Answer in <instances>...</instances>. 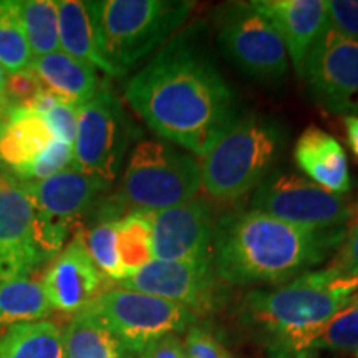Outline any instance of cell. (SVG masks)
<instances>
[{
  "label": "cell",
  "mask_w": 358,
  "mask_h": 358,
  "mask_svg": "<svg viewBox=\"0 0 358 358\" xmlns=\"http://www.w3.org/2000/svg\"><path fill=\"white\" fill-rule=\"evenodd\" d=\"M320 348L335 352L358 350V292L313 335L308 352Z\"/></svg>",
  "instance_id": "obj_28"
},
{
  "label": "cell",
  "mask_w": 358,
  "mask_h": 358,
  "mask_svg": "<svg viewBox=\"0 0 358 358\" xmlns=\"http://www.w3.org/2000/svg\"><path fill=\"white\" fill-rule=\"evenodd\" d=\"M20 17L34 58L60 50L58 6L53 0H24Z\"/></svg>",
  "instance_id": "obj_27"
},
{
  "label": "cell",
  "mask_w": 358,
  "mask_h": 358,
  "mask_svg": "<svg viewBox=\"0 0 358 358\" xmlns=\"http://www.w3.org/2000/svg\"><path fill=\"white\" fill-rule=\"evenodd\" d=\"M358 292V279L332 267L306 272L285 285L250 290L243 320L272 340L282 352H308L313 335Z\"/></svg>",
  "instance_id": "obj_3"
},
{
  "label": "cell",
  "mask_w": 358,
  "mask_h": 358,
  "mask_svg": "<svg viewBox=\"0 0 358 358\" xmlns=\"http://www.w3.org/2000/svg\"><path fill=\"white\" fill-rule=\"evenodd\" d=\"M325 7L327 24L358 42V0H329Z\"/></svg>",
  "instance_id": "obj_34"
},
{
  "label": "cell",
  "mask_w": 358,
  "mask_h": 358,
  "mask_svg": "<svg viewBox=\"0 0 358 358\" xmlns=\"http://www.w3.org/2000/svg\"><path fill=\"white\" fill-rule=\"evenodd\" d=\"M116 249L123 279L140 272L153 261V216L146 211H129L116 221Z\"/></svg>",
  "instance_id": "obj_24"
},
{
  "label": "cell",
  "mask_w": 358,
  "mask_h": 358,
  "mask_svg": "<svg viewBox=\"0 0 358 358\" xmlns=\"http://www.w3.org/2000/svg\"><path fill=\"white\" fill-rule=\"evenodd\" d=\"M105 60L123 77L176 35L189 15L187 0H98L85 2Z\"/></svg>",
  "instance_id": "obj_4"
},
{
  "label": "cell",
  "mask_w": 358,
  "mask_h": 358,
  "mask_svg": "<svg viewBox=\"0 0 358 358\" xmlns=\"http://www.w3.org/2000/svg\"><path fill=\"white\" fill-rule=\"evenodd\" d=\"M57 6L60 50L77 60L87 62L110 77H120L103 57L87 3L78 0H60Z\"/></svg>",
  "instance_id": "obj_21"
},
{
  "label": "cell",
  "mask_w": 358,
  "mask_h": 358,
  "mask_svg": "<svg viewBox=\"0 0 358 358\" xmlns=\"http://www.w3.org/2000/svg\"><path fill=\"white\" fill-rule=\"evenodd\" d=\"M151 216L153 261H198L211 256L217 221L208 199L196 196Z\"/></svg>",
  "instance_id": "obj_14"
},
{
  "label": "cell",
  "mask_w": 358,
  "mask_h": 358,
  "mask_svg": "<svg viewBox=\"0 0 358 358\" xmlns=\"http://www.w3.org/2000/svg\"><path fill=\"white\" fill-rule=\"evenodd\" d=\"M47 262L35 237V208L19 181L0 178V282L30 277Z\"/></svg>",
  "instance_id": "obj_13"
},
{
  "label": "cell",
  "mask_w": 358,
  "mask_h": 358,
  "mask_svg": "<svg viewBox=\"0 0 358 358\" xmlns=\"http://www.w3.org/2000/svg\"><path fill=\"white\" fill-rule=\"evenodd\" d=\"M343 127L347 131L348 145L358 158V116H343Z\"/></svg>",
  "instance_id": "obj_37"
},
{
  "label": "cell",
  "mask_w": 358,
  "mask_h": 358,
  "mask_svg": "<svg viewBox=\"0 0 358 358\" xmlns=\"http://www.w3.org/2000/svg\"><path fill=\"white\" fill-rule=\"evenodd\" d=\"M71 164H73V146L55 140L29 168L13 179L19 182L43 181L53 174L65 171Z\"/></svg>",
  "instance_id": "obj_30"
},
{
  "label": "cell",
  "mask_w": 358,
  "mask_h": 358,
  "mask_svg": "<svg viewBox=\"0 0 358 358\" xmlns=\"http://www.w3.org/2000/svg\"><path fill=\"white\" fill-rule=\"evenodd\" d=\"M133 134L123 105L103 85L92 100L78 106L71 166L111 185L118 178Z\"/></svg>",
  "instance_id": "obj_8"
},
{
  "label": "cell",
  "mask_w": 358,
  "mask_h": 358,
  "mask_svg": "<svg viewBox=\"0 0 358 358\" xmlns=\"http://www.w3.org/2000/svg\"><path fill=\"white\" fill-rule=\"evenodd\" d=\"M34 62L20 17V2L0 0V65L7 75L30 70Z\"/></svg>",
  "instance_id": "obj_26"
},
{
  "label": "cell",
  "mask_w": 358,
  "mask_h": 358,
  "mask_svg": "<svg viewBox=\"0 0 358 358\" xmlns=\"http://www.w3.org/2000/svg\"><path fill=\"white\" fill-rule=\"evenodd\" d=\"M357 358H358V350H357Z\"/></svg>",
  "instance_id": "obj_40"
},
{
  "label": "cell",
  "mask_w": 358,
  "mask_h": 358,
  "mask_svg": "<svg viewBox=\"0 0 358 358\" xmlns=\"http://www.w3.org/2000/svg\"><path fill=\"white\" fill-rule=\"evenodd\" d=\"M0 358H64V332L50 320L12 327L0 335Z\"/></svg>",
  "instance_id": "obj_23"
},
{
  "label": "cell",
  "mask_w": 358,
  "mask_h": 358,
  "mask_svg": "<svg viewBox=\"0 0 358 358\" xmlns=\"http://www.w3.org/2000/svg\"><path fill=\"white\" fill-rule=\"evenodd\" d=\"M38 213L73 224L98 203L110 185L70 166L35 182H20Z\"/></svg>",
  "instance_id": "obj_17"
},
{
  "label": "cell",
  "mask_w": 358,
  "mask_h": 358,
  "mask_svg": "<svg viewBox=\"0 0 358 358\" xmlns=\"http://www.w3.org/2000/svg\"><path fill=\"white\" fill-rule=\"evenodd\" d=\"M294 161L312 182L334 194L345 196L352 189L345 150L324 129L317 127L303 129L295 143Z\"/></svg>",
  "instance_id": "obj_19"
},
{
  "label": "cell",
  "mask_w": 358,
  "mask_h": 358,
  "mask_svg": "<svg viewBox=\"0 0 358 358\" xmlns=\"http://www.w3.org/2000/svg\"><path fill=\"white\" fill-rule=\"evenodd\" d=\"M330 267L335 268L340 275L358 279V222L347 229L345 239L337 249V256Z\"/></svg>",
  "instance_id": "obj_35"
},
{
  "label": "cell",
  "mask_w": 358,
  "mask_h": 358,
  "mask_svg": "<svg viewBox=\"0 0 358 358\" xmlns=\"http://www.w3.org/2000/svg\"><path fill=\"white\" fill-rule=\"evenodd\" d=\"M201 169L194 156L171 143H136L124 168L118 201L131 211L158 213L194 199Z\"/></svg>",
  "instance_id": "obj_6"
},
{
  "label": "cell",
  "mask_w": 358,
  "mask_h": 358,
  "mask_svg": "<svg viewBox=\"0 0 358 358\" xmlns=\"http://www.w3.org/2000/svg\"><path fill=\"white\" fill-rule=\"evenodd\" d=\"M30 70L37 75L45 88L77 106L92 100L103 87L95 66L62 50L34 58Z\"/></svg>",
  "instance_id": "obj_20"
},
{
  "label": "cell",
  "mask_w": 358,
  "mask_h": 358,
  "mask_svg": "<svg viewBox=\"0 0 358 358\" xmlns=\"http://www.w3.org/2000/svg\"><path fill=\"white\" fill-rule=\"evenodd\" d=\"M43 90V85L32 70L20 71L7 77L6 83V103L12 106H29Z\"/></svg>",
  "instance_id": "obj_33"
},
{
  "label": "cell",
  "mask_w": 358,
  "mask_h": 358,
  "mask_svg": "<svg viewBox=\"0 0 358 358\" xmlns=\"http://www.w3.org/2000/svg\"><path fill=\"white\" fill-rule=\"evenodd\" d=\"M52 310L40 280L19 277L0 282V335L15 325L45 320Z\"/></svg>",
  "instance_id": "obj_22"
},
{
  "label": "cell",
  "mask_w": 358,
  "mask_h": 358,
  "mask_svg": "<svg viewBox=\"0 0 358 358\" xmlns=\"http://www.w3.org/2000/svg\"><path fill=\"white\" fill-rule=\"evenodd\" d=\"M7 71L0 65V116H2L8 110V105L6 103V83H7Z\"/></svg>",
  "instance_id": "obj_38"
},
{
  "label": "cell",
  "mask_w": 358,
  "mask_h": 358,
  "mask_svg": "<svg viewBox=\"0 0 358 358\" xmlns=\"http://www.w3.org/2000/svg\"><path fill=\"white\" fill-rule=\"evenodd\" d=\"M83 237L90 256L101 274L115 282L123 280L122 264L116 249V221H98Z\"/></svg>",
  "instance_id": "obj_29"
},
{
  "label": "cell",
  "mask_w": 358,
  "mask_h": 358,
  "mask_svg": "<svg viewBox=\"0 0 358 358\" xmlns=\"http://www.w3.org/2000/svg\"><path fill=\"white\" fill-rule=\"evenodd\" d=\"M43 116L55 140L73 146L75 134H77L78 106L73 105V103L60 100L47 113H43Z\"/></svg>",
  "instance_id": "obj_32"
},
{
  "label": "cell",
  "mask_w": 358,
  "mask_h": 358,
  "mask_svg": "<svg viewBox=\"0 0 358 358\" xmlns=\"http://www.w3.org/2000/svg\"><path fill=\"white\" fill-rule=\"evenodd\" d=\"M313 101L334 115L358 113V42L329 24L312 45L303 77Z\"/></svg>",
  "instance_id": "obj_11"
},
{
  "label": "cell",
  "mask_w": 358,
  "mask_h": 358,
  "mask_svg": "<svg viewBox=\"0 0 358 358\" xmlns=\"http://www.w3.org/2000/svg\"><path fill=\"white\" fill-rule=\"evenodd\" d=\"M249 3L277 30L295 73L303 77L312 45L327 25L325 0H254Z\"/></svg>",
  "instance_id": "obj_16"
},
{
  "label": "cell",
  "mask_w": 358,
  "mask_h": 358,
  "mask_svg": "<svg viewBox=\"0 0 358 358\" xmlns=\"http://www.w3.org/2000/svg\"><path fill=\"white\" fill-rule=\"evenodd\" d=\"M136 358H185L182 340H179L176 335H168L143 348Z\"/></svg>",
  "instance_id": "obj_36"
},
{
  "label": "cell",
  "mask_w": 358,
  "mask_h": 358,
  "mask_svg": "<svg viewBox=\"0 0 358 358\" xmlns=\"http://www.w3.org/2000/svg\"><path fill=\"white\" fill-rule=\"evenodd\" d=\"M280 124L261 115L239 116L203 156L201 186L219 201H234L257 189L279 158Z\"/></svg>",
  "instance_id": "obj_5"
},
{
  "label": "cell",
  "mask_w": 358,
  "mask_h": 358,
  "mask_svg": "<svg viewBox=\"0 0 358 358\" xmlns=\"http://www.w3.org/2000/svg\"><path fill=\"white\" fill-rule=\"evenodd\" d=\"M250 209L306 229H342L353 214L345 196L289 173L268 176L256 189Z\"/></svg>",
  "instance_id": "obj_10"
},
{
  "label": "cell",
  "mask_w": 358,
  "mask_h": 358,
  "mask_svg": "<svg viewBox=\"0 0 358 358\" xmlns=\"http://www.w3.org/2000/svg\"><path fill=\"white\" fill-rule=\"evenodd\" d=\"M124 98L155 134L201 158L239 118L199 25L168 40L127 83Z\"/></svg>",
  "instance_id": "obj_1"
},
{
  "label": "cell",
  "mask_w": 358,
  "mask_h": 358,
  "mask_svg": "<svg viewBox=\"0 0 358 358\" xmlns=\"http://www.w3.org/2000/svg\"><path fill=\"white\" fill-rule=\"evenodd\" d=\"M53 141L45 116L37 111L12 106L0 116V163L8 176H19Z\"/></svg>",
  "instance_id": "obj_18"
},
{
  "label": "cell",
  "mask_w": 358,
  "mask_h": 358,
  "mask_svg": "<svg viewBox=\"0 0 358 358\" xmlns=\"http://www.w3.org/2000/svg\"><path fill=\"white\" fill-rule=\"evenodd\" d=\"M116 287L166 299L194 315L216 310L226 297L211 256L198 261H151L134 275L116 282Z\"/></svg>",
  "instance_id": "obj_12"
},
{
  "label": "cell",
  "mask_w": 358,
  "mask_h": 358,
  "mask_svg": "<svg viewBox=\"0 0 358 358\" xmlns=\"http://www.w3.org/2000/svg\"><path fill=\"white\" fill-rule=\"evenodd\" d=\"M357 214H358V203H357Z\"/></svg>",
  "instance_id": "obj_39"
},
{
  "label": "cell",
  "mask_w": 358,
  "mask_h": 358,
  "mask_svg": "<svg viewBox=\"0 0 358 358\" xmlns=\"http://www.w3.org/2000/svg\"><path fill=\"white\" fill-rule=\"evenodd\" d=\"M42 287L53 310L73 315L105 292V275L90 256L83 232H77L50 262L42 277Z\"/></svg>",
  "instance_id": "obj_15"
},
{
  "label": "cell",
  "mask_w": 358,
  "mask_h": 358,
  "mask_svg": "<svg viewBox=\"0 0 358 358\" xmlns=\"http://www.w3.org/2000/svg\"><path fill=\"white\" fill-rule=\"evenodd\" d=\"M64 358H124L118 338L87 312L73 315L64 332Z\"/></svg>",
  "instance_id": "obj_25"
},
{
  "label": "cell",
  "mask_w": 358,
  "mask_h": 358,
  "mask_svg": "<svg viewBox=\"0 0 358 358\" xmlns=\"http://www.w3.org/2000/svg\"><path fill=\"white\" fill-rule=\"evenodd\" d=\"M342 229H306L249 209L217 221L214 266L224 284H282L306 274L340 248Z\"/></svg>",
  "instance_id": "obj_2"
},
{
  "label": "cell",
  "mask_w": 358,
  "mask_h": 358,
  "mask_svg": "<svg viewBox=\"0 0 358 358\" xmlns=\"http://www.w3.org/2000/svg\"><path fill=\"white\" fill-rule=\"evenodd\" d=\"M182 348L185 358H234L211 330L198 324L186 330Z\"/></svg>",
  "instance_id": "obj_31"
},
{
  "label": "cell",
  "mask_w": 358,
  "mask_h": 358,
  "mask_svg": "<svg viewBox=\"0 0 358 358\" xmlns=\"http://www.w3.org/2000/svg\"><path fill=\"white\" fill-rule=\"evenodd\" d=\"M217 42L229 60L248 77L277 83L287 75V48L271 22L249 2L229 3L217 15Z\"/></svg>",
  "instance_id": "obj_9"
},
{
  "label": "cell",
  "mask_w": 358,
  "mask_h": 358,
  "mask_svg": "<svg viewBox=\"0 0 358 358\" xmlns=\"http://www.w3.org/2000/svg\"><path fill=\"white\" fill-rule=\"evenodd\" d=\"M85 312L106 327L123 350L133 353L168 335L186 332L198 322L185 306L123 287L106 289Z\"/></svg>",
  "instance_id": "obj_7"
}]
</instances>
